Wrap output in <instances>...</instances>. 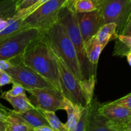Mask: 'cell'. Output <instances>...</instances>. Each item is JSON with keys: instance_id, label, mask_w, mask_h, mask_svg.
I'll return each mask as SVG.
<instances>
[{"instance_id": "obj_1", "label": "cell", "mask_w": 131, "mask_h": 131, "mask_svg": "<svg viewBox=\"0 0 131 131\" xmlns=\"http://www.w3.org/2000/svg\"><path fill=\"white\" fill-rule=\"evenodd\" d=\"M13 65L23 63L37 72L61 92L59 70L54 54L41 36L28 47L20 58L11 61Z\"/></svg>"}, {"instance_id": "obj_2", "label": "cell", "mask_w": 131, "mask_h": 131, "mask_svg": "<svg viewBox=\"0 0 131 131\" xmlns=\"http://www.w3.org/2000/svg\"><path fill=\"white\" fill-rule=\"evenodd\" d=\"M41 33L42 39L51 51L61 59L74 75L84 80L75 47L62 24L58 20Z\"/></svg>"}, {"instance_id": "obj_3", "label": "cell", "mask_w": 131, "mask_h": 131, "mask_svg": "<svg viewBox=\"0 0 131 131\" xmlns=\"http://www.w3.org/2000/svg\"><path fill=\"white\" fill-rule=\"evenodd\" d=\"M58 20L64 27L75 47L83 79H88L96 76L97 66L92 65L86 56L75 11L70 6L65 5L59 12Z\"/></svg>"}, {"instance_id": "obj_4", "label": "cell", "mask_w": 131, "mask_h": 131, "mask_svg": "<svg viewBox=\"0 0 131 131\" xmlns=\"http://www.w3.org/2000/svg\"><path fill=\"white\" fill-rule=\"evenodd\" d=\"M40 36L41 31L29 28L0 41V60L12 61L20 58L31 43Z\"/></svg>"}, {"instance_id": "obj_5", "label": "cell", "mask_w": 131, "mask_h": 131, "mask_svg": "<svg viewBox=\"0 0 131 131\" xmlns=\"http://www.w3.org/2000/svg\"><path fill=\"white\" fill-rule=\"evenodd\" d=\"M97 10L99 28L107 23H114L119 35L131 11V0H101Z\"/></svg>"}, {"instance_id": "obj_6", "label": "cell", "mask_w": 131, "mask_h": 131, "mask_svg": "<svg viewBox=\"0 0 131 131\" xmlns=\"http://www.w3.org/2000/svg\"><path fill=\"white\" fill-rule=\"evenodd\" d=\"M67 2V0H49L23 19L24 26L46 30L58 21L59 12Z\"/></svg>"}, {"instance_id": "obj_7", "label": "cell", "mask_w": 131, "mask_h": 131, "mask_svg": "<svg viewBox=\"0 0 131 131\" xmlns=\"http://www.w3.org/2000/svg\"><path fill=\"white\" fill-rule=\"evenodd\" d=\"M54 53V52H53ZM59 70L61 92L65 98L74 104L87 107L88 104L84 98L81 85V80L78 79L60 58L54 53Z\"/></svg>"}, {"instance_id": "obj_8", "label": "cell", "mask_w": 131, "mask_h": 131, "mask_svg": "<svg viewBox=\"0 0 131 131\" xmlns=\"http://www.w3.org/2000/svg\"><path fill=\"white\" fill-rule=\"evenodd\" d=\"M5 71L10 75L14 83L20 84L26 91L36 88H55L38 73L23 63L13 65Z\"/></svg>"}, {"instance_id": "obj_9", "label": "cell", "mask_w": 131, "mask_h": 131, "mask_svg": "<svg viewBox=\"0 0 131 131\" xmlns=\"http://www.w3.org/2000/svg\"><path fill=\"white\" fill-rule=\"evenodd\" d=\"M31 95V102L42 111L64 110L65 97L61 92L54 88H36L27 90Z\"/></svg>"}, {"instance_id": "obj_10", "label": "cell", "mask_w": 131, "mask_h": 131, "mask_svg": "<svg viewBox=\"0 0 131 131\" xmlns=\"http://www.w3.org/2000/svg\"><path fill=\"white\" fill-rule=\"evenodd\" d=\"M84 44L94 37L99 29L98 10L88 12H75Z\"/></svg>"}, {"instance_id": "obj_11", "label": "cell", "mask_w": 131, "mask_h": 131, "mask_svg": "<svg viewBox=\"0 0 131 131\" xmlns=\"http://www.w3.org/2000/svg\"><path fill=\"white\" fill-rule=\"evenodd\" d=\"M99 111L107 120L116 123H124L131 118V110L110 102L101 104Z\"/></svg>"}, {"instance_id": "obj_12", "label": "cell", "mask_w": 131, "mask_h": 131, "mask_svg": "<svg viewBox=\"0 0 131 131\" xmlns=\"http://www.w3.org/2000/svg\"><path fill=\"white\" fill-rule=\"evenodd\" d=\"M101 104L96 100H92L89 104L90 116L87 131L105 130L110 131L106 125L107 119L101 115L99 111V107Z\"/></svg>"}, {"instance_id": "obj_13", "label": "cell", "mask_w": 131, "mask_h": 131, "mask_svg": "<svg viewBox=\"0 0 131 131\" xmlns=\"http://www.w3.org/2000/svg\"><path fill=\"white\" fill-rule=\"evenodd\" d=\"M0 98L7 101L14 108L13 111L17 113L25 112L35 107L31 102L29 99L28 98L26 93L17 96H11L6 93V92H4L0 95Z\"/></svg>"}, {"instance_id": "obj_14", "label": "cell", "mask_w": 131, "mask_h": 131, "mask_svg": "<svg viewBox=\"0 0 131 131\" xmlns=\"http://www.w3.org/2000/svg\"><path fill=\"white\" fill-rule=\"evenodd\" d=\"M83 107H84L74 104L70 100L65 98L64 110L67 111L68 116L67 122L65 124L67 130L75 131Z\"/></svg>"}, {"instance_id": "obj_15", "label": "cell", "mask_w": 131, "mask_h": 131, "mask_svg": "<svg viewBox=\"0 0 131 131\" xmlns=\"http://www.w3.org/2000/svg\"><path fill=\"white\" fill-rule=\"evenodd\" d=\"M17 114L19 116H20L26 122L28 123L31 127H33V131L36 128L43 126V125H49V126L47 120L43 116L42 113L41 112L39 109L37 108V107L31 109V110H28L25 112Z\"/></svg>"}, {"instance_id": "obj_16", "label": "cell", "mask_w": 131, "mask_h": 131, "mask_svg": "<svg viewBox=\"0 0 131 131\" xmlns=\"http://www.w3.org/2000/svg\"><path fill=\"white\" fill-rule=\"evenodd\" d=\"M5 122L6 131H33V127L13 110H9Z\"/></svg>"}, {"instance_id": "obj_17", "label": "cell", "mask_w": 131, "mask_h": 131, "mask_svg": "<svg viewBox=\"0 0 131 131\" xmlns=\"http://www.w3.org/2000/svg\"><path fill=\"white\" fill-rule=\"evenodd\" d=\"M116 24L114 23H110L102 25L99 28L95 37L101 45L106 47L111 40L117 38Z\"/></svg>"}, {"instance_id": "obj_18", "label": "cell", "mask_w": 131, "mask_h": 131, "mask_svg": "<svg viewBox=\"0 0 131 131\" xmlns=\"http://www.w3.org/2000/svg\"><path fill=\"white\" fill-rule=\"evenodd\" d=\"M84 47L90 62L92 65L97 66L99 56L104 47L98 42L95 35L84 44Z\"/></svg>"}, {"instance_id": "obj_19", "label": "cell", "mask_w": 131, "mask_h": 131, "mask_svg": "<svg viewBox=\"0 0 131 131\" xmlns=\"http://www.w3.org/2000/svg\"><path fill=\"white\" fill-rule=\"evenodd\" d=\"M101 0H74L70 6L77 12H88L97 10L99 6Z\"/></svg>"}, {"instance_id": "obj_20", "label": "cell", "mask_w": 131, "mask_h": 131, "mask_svg": "<svg viewBox=\"0 0 131 131\" xmlns=\"http://www.w3.org/2000/svg\"><path fill=\"white\" fill-rule=\"evenodd\" d=\"M40 111L53 131H67L65 124L60 121L58 117L56 116L55 111H42V110Z\"/></svg>"}, {"instance_id": "obj_21", "label": "cell", "mask_w": 131, "mask_h": 131, "mask_svg": "<svg viewBox=\"0 0 131 131\" xmlns=\"http://www.w3.org/2000/svg\"><path fill=\"white\" fill-rule=\"evenodd\" d=\"M96 83V76H93L88 79L81 80L82 89L84 98L87 104L89 105L93 100V92Z\"/></svg>"}, {"instance_id": "obj_22", "label": "cell", "mask_w": 131, "mask_h": 131, "mask_svg": "<svg viewBox=\"0 0 131 131\" xmlns=\"http://www.w3.org/2000/svg\"><path fill=\"white\" fill-rule=\"evenodd\" d=\"M90 116V111L89 106L83 107L81 115L77 124L75 131H87L89 125Z\"/></svg>"}, {"instance_id": "obj_23", "label": "cell", "mask_w": 131, "mask_h": 131, "mask_svg": "<svg viewBox=\"0 0 131 131\" xmlns=\"http://www.w3.org/2000/svg\"><path fill=\"white\" fill-rule=\"evenodd\" d=\"M110 103L118 105V106H124V107H127L129 110H131V93L122 97V98L116 100V101L110 102Z\"/></svg>"}, {"instance_id": "obj_24", "label": "cell", "mask_w": 131, "mask_h": 131, "mask_svg": "<svg viewBox=\"0 0 131 131\" xmlns=\"http://www.w3.org/2000/svg\"><path fill=\"white\" fill-rule=\"evenodd\" d=\"M12 87L10 90L7 91L6 93L11 96H17L19 95L24 94L26 93V90L23 86H22L20 84H18V83H12Z\"/></svg>"}, {"instance_id": "obj_25", "label": "cell", "mask_w": 131, "mask_h": 131, "mask_svg": "<svg viewBox=\"0 0 131 131\" xmlns=\"http://www.w3.org/2000/svg\"><path fill=\"white\" fill-rule=\"evenodd\" d=\"M13 79L5 70L0 69V86H4L6 84H12Z\"/></svg>"}, {"instance_id": "obj_26", "label": "cell", "mask_w": 131, "mask_h": 131, "mask_svg": "<svg viewBox=\"0 0 131 131\" xmlns=\"http://www.w3.org/2000/svg\"><path fill=\"white\" fill-rule=\"evenodd\" d=\"M38 1L39 0H24L20 3L16 5V11H20V10L31 7L37 3Z\"/></svg>"}, {"instance_id": "obj_27", "label": "cell", "mask_w": 131, "mask_h": 131, "mask_svg": "<svg viewBox=\"0 0 131 131\" xmlns=\"http://www.w3.org/2000/svg\"><path fill=\"white\" fill-rule=\"evenodd\" d=\"M119 35H131V11L128 16L127 19Z\"/></svg>"}, {"instance_id": "obj_28", "label": "cell", "mask_w": 131, "mask_h": 131, "mask_svg": "<svg viewBox=\"0 0 131 131\" xmlns=\"http://www.w3.org/2000/svg\"><path fill=\"white\" fill-rule=\"evenodd\" d=\"M119 41L124 43L131 51V35H118L117 38Z\"/></svg>"}, {"instance_id": "obj_29", "label": "cell", "mask_w": 131, "mask_h": 131, "mask_svg": "<svg viewBox=\"0 0 131 131\" xmlns=\"http://www.w3.org/2000/svg\"><path fill=\"white\" fill-rule=\"evenodd\" d=\"M15 19H17V17H15V14L13 17H12L11 18H9V19H6L5 18H3L0 17V32L2 31L10 23H11L13 20H14Z\"/></svg>"}, {"instance_id": "obj_30", "label": "cell", "mask_w": 131, "mask_h": 131, "mask_svg": "<svg viewBox=\"0 0 131 131\" xmlns=\"http://www.w3.org/2000/svg\"><path fill=\"white\" fill-rule=\"evenodd\" d=\"M8 111V109L3 106L2 104H0V120L5 122Z\"/></svg>"}, {"instance_id": "obj_31", "label": "cell", "mask_w": 131, "mask_h": 131, "mask_svg": "<svg viewBox=\"0 0 131 131\" xmlns=\"http://www.w3.org/2000/svg\"><path fill=\"white\" fill-rule=\"evenodd\" d=\"M34 131H53V130L49 125H43V126L35 129Z\"/></svg>"}, {"instance_id": "obj_32", "label": "cell", "mask_w": 131, "mask_h": 131, "mask_svg": "<svg viewBox=\"0 0 131 131\" xmlns=\"http://www.w3.org/2000/svg\"><path fill=\"white\" fill-rule=\"evenodd\" d=\"M124 131H131V118L124 124Z\"/></svg>"}, {"instance_id": "obj_33", "label": "cell", "mask_w": 131, "mask_h": 131, "mask_svg": "<svg viewBox=\"0 0 131 131\" xmlns=\"http://www.w3.org/2000/svg\"><path fill=\"white\" fill-rule=\"evenodd\" d=\"M6 124L4 121L0 120V131H6Z\"/></svg>"}, {"instance_id": "obj_34", "label": "cell", "mask_w": 131, "mask_h": 131, "mask_svg": "<svg viewBox=\"0 0 131 131\" xmlns=\"http://www.w3.org/2000/svg\"><path fill=\"white\" fill-rule=\"evenodd\" d=\"M126 56H127V58L128 63H129V65L131 67V51L127 54Z\"/></svg>"}, {"instance_id": "obj_35", "label": "cell", "mask_w": 131, "mask_h": 131, "mask_svg": "<svg viewBox=\"0 0 131 131\" xmlns=\"http://www.w3.org/2000/svg\"><path fill=\"white\" fill-rule=\"evenodd\" d=\"M74 1V0H67V2L66 5H70Z\"/></svg>"}, {"instance_id": "obj_36", "label": "cell", "mask_w": 131, "mask_h": 131, "mask_svg": "<svg viewBox=\"0 0 131 131\" xmlns=\"http://www.w3.org/2000/svg\"><path fill=\"white\" fill-rule=\"evenodd\" d=\"M24 0H17V3H16V5H18V4L22 2V1H23Z\"/></svg>"}]
</instances>
